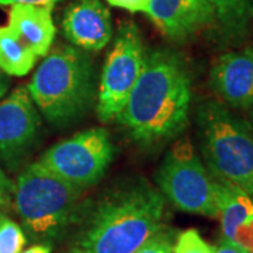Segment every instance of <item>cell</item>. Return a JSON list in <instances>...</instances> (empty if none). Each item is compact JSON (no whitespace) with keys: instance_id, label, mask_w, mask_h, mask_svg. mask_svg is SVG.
I'll list each match as a JSON object with an SVG mask.
<instances>
[{"instance_id":"obj_1","label":"cell","mask_w":253,"mask_h":253,"mask_svg":"<svg viewBox=\"0 0 253 253\" xmlns=\"http://www.w3.org/2000/svg\"><path fill=\"white\" fill-rule=\"evenodd\" d=\"M191 81L180 55L166 48L145 51L144 66L116 121L136 144L152 146L187 126Z\"/></svg>"},{"instance_id":"obj_2","label":"cell","mask_w":253,"mask_h":253,"mask_svg":"<svg viewBox=\"0 0 253 253\" xmlns=\"http://www.w3.org/2000/svg\"><path fill=\"white\" fill-rule=\"evenodd\" d=\"M165 197L144 177L114 184L78 215L76 248L84 253H134L163 228Z\"/></svg>"},{"instance_id":"obj_3","label":"cell","mask_w":253,"mask_h":253,"mask_svg":"<svg viewBox=\"0 0 253 253\" xmlns=\"http://www.w3.org/2000/svg\"><path fill=\"white\" fill-rule=\"evenodd\" d=\"M36 107L54 126L83 117L96 96L94 63L73 45H58L44 56L27 86Z\"/></svg>"},{"instance_id":"obj_4","label":"cell","mask_w":253,"mask_h":253,"mask_svg":"<svg viewBox=\"0 0 253 253\" xmlns=\"http://www.w3.org/2000/svg\"><path fill=\"white\" fill-rule=\"evenodd\" d=\"M83 191L36 162L13 187L14 207L30 236L48 245L78 219Z\"/></svg>"},{"instance_id":"obj_5","label":"cell","mask_w":253,"mask_h":253,"mask_svg":"<svg viewBox=\"0 0 253 253\" xmlns=\"http://www.w3.org/2000/svg\"><path fill=\"white\" fill-rule=\"evenodd\" d=\"M201 152L217 180L238 186L253 197V126L221 101L197 109Z\"/></svg>"},{"instance_id":"obj_6","label":"cell","mask_w":253,"mask_h":253,"mask_svg":"<svg viewBox=\"0 0 253 253\" xmlns=\"http://www.w3.org/2000/svg\"><path fill=\"white\" fill-rule=\"evenodd\" d=\"M158 189L180 211L218 218V180L201 162L189 138L176 141L156 172Z\"/></svg>"},{"instance_id":"obj_7","label":"cell","mask_w":253,"mask_h":253,"mask_svg":"<svg viewBox=\"0 0 253 253\" xmlns=\"http://www.w3.org/2000/svg\"><path fill=\"white\" fill-rule=\"evenodd\" d=\"M114 154L109 132L94 126L52 145L37 162L75 187L86 190L103 179Z\"/></svg>"},{"instance_id":"obj_8","label":"cell","mask_w":253,"mask_h":253,"mask_svg":"<svg viewBox=\"0 0 253 253\" xmlns=\"http://www.w3.org/2000/svg\"><path fill=\"white\" fill-rule=\"evenodd\" d=\"M145 46L141 31L134 21L118 24L100 76L97 91V116L103 123L116 121L142 71Z\"/></svg>"},{"instance_id":"obj_9","label":"cell","mask_w":253,"mask_h":253,"mask_svg":"<svg viewBox=\"0 0 253 253\" xmlns=\"http://www.w3.org/2000/svg\"><path fill=\"white\" fill-rule=\"evenodd\" d=\"M41 118L26 86H18L0 101V156L17 159L36 144Z\"/></svg>"},{"instance_id":"obj_10","label":"cell","mask_w":253,"mask_h":253,"mask_svg":"<svg viewBox=\"0 0 253 253\" xmlns=\"http://www.w3.org/2000/svg\"><path fill=\"white\" fill-rule=\"evenodd\" d=\"M210 86L222 104L253 109V48L217 58L210 71Z\"/></svg>"},{"instance_id":"obj_11","label":"cell","mask_w":253,"mask_h":253,"mask_svg":"<svg viewBox=\"0 0 253 253\" xmlns=\"http://www.w3.org/2000/svg\"><path fill=\"white\" fill-rule=\"evenodd\" d=\"M62 33L73 46L97 52L113 38L111 14L100 0H76L63 14Z\"/></svg>"},{"instance_id":"obj_12","label":"cell","mask_w":253,"mask_h":253,"mask_svg":"<svg viewBox=\"0 0 253 253\" xmlns=\"http://www.w3.org/2000/svg\"><path fill=\"white\" fill-rule=\"evenodd\" d=\"M146 14L172 41H186L215 17L208 0H151Z\"/></svg>"},{"instance_id":"obj_13","label":"cell","mask_w":253,"mask_h":253,"mask_svg":"<svg viewBox=\"0 0 253 253\" xmlns=\"http://www.w3.org/2000/svg\"><path fill=\"white\" fill-rule=\"evenodd\" d=\"M9 27L21 37L37 56H45L51 51L56 33L52 7L33 4L10 6Z\"/></svg>"},{"instance_id":"obj_14","label":"cell","mask_w":253,"mask_h":253,"mask_svg":"<svg viewBox=\"0 0 253 253\" xmlns=\"http://www.w3.org/2000/svg\"><path fill=\"white\" fill-rule=\"evenodd\" d=\"M218 210L222 239L232 241L236 229L253 217V197L238 186L218 180Z\"/></svg>"},{"instance_id":"obj_15","label":"cell","mask_w":253,"mask_h":253,"mask_svg":"<svg viewBox=\"0 0 253 253\" xmlns=\"http://www.w3.org/2000/svg\"><path fill=\"white\" fill-rule=\"evenodd\" d=\"M34 51L9 26H0V71L9 76H26L37 62Z\"/></svg>"},{"instance_id":"obj_16","label":"cell","mask_w":253,"mask_h":253,"mask_svg":"<svg viewBox=\"0 0 253 253\" xmlns=\"http://www.w3.org/2000/svg\"><path fill=\"white\" fill-rule=\"evenodd\" d=\"M225 36L245 34L253 20V0H208Z\"/></svg>"},{"instance_id":"obj_17","label":"cell","mask_w":253,"mask_h":253,"mask_svg":"<svg viewBox=\"0 0 253 253\" xmlns=\"http://www.w3.org/2000/svg\"><path fill=\"white\" fill-rule=\"evenodd\" d=\"M27 244V236L17 222L7 217L0 221V253H21Z\"/></svg>"},{"instance_id":"obj_18","label":"cell","mask_w":253,"mask_h":253,"mask_svg":"<svg viewBox=\"0 0 253 253\" xmlns=\"http://www.w3.org/2000/svg\"><path fill=\"white\" fill-rule=\"evenodd\" d=\"M173 253H214V246L206 242L197 229L190 228L180 232L176 238Z\"/></svg>"},{"instance_id":"obj_19","label":"cell","mask_w":253,"mask_h":253,"mask_svg":"<svg viewBox=\"0 0 253 253\" xmlns=\"http://www.w3.org/2000/svg\"><path fill=\"white\" fill-rule=\"evenodd\" d=\"M173 245L174 239L172 231L161 228L134 253H173Z\"/></svg>"},{"instance_id":"obj_20","label":"cell","mask_w":253,"mask_h":253,"mask_svg":"<svg viewBox=\"0 0 253 253\" xmlns=\"http://www.w3.org/2000/svg\"><path fill=\"white\" fill-rule=\"evenodd\" d=\"M109 4L131 13H146L151 0H104Z\"/></svg>"},{"instance_id":"obj_21","label":"cell","mask_w":253,"mask_h":253,"mask_svg":"<svg viewBox=\"0 0 253 253\" xmlns=\"http://www.w3.org/2000/svg\"><path fill=\"white\" fill-rule=\"evenodd\" d=\"M13 183L7 177V174L0 169V208L4 207L9 203L13 194Z\"/></svg>"},{"instance_id":"obj_22","label":"cell","mask_w":253,"mask_h":253,"mask_svg":"<svg viewBox=\"0 0 253 253\" xmlns=\"http://www.w3.org/2000/svg\"><path fill=\"white\" fill-rule=\"evenodd\" d=\"M62 0H0V6H14V4H33V6H45L54 7L56 3Z\"/></svg>"},{"instance_id":"obj_23","label":"cell","mask_w":253,"mask_h":253,"mask_svg":"<svg viewBox=\"0 0 253 253\" xmlns=\"http://www.w3.org/2000/svg\"><path fill=\"white\" fill-rule=\"evenodd\" d=\"M214 253H246L244 249H241L238 245H235L231 241L226 239H221V242L218 246L214 248Z\"/></svg>"},{"instance_id":"obj_24","label":"cell","mask_w":253,"mask_h":253,"mask_svg":"<svg viewBox=\"0 0 253 253\" xmlns=\"http://www.w3.org/2000/svg\"><path fill=\"white\" fill-rule=\"evenodd\" d=\"M21 253H51V246L49 245L38 244L33 245L31 248H28L26 251H23Z\"/></svg>"},{"instance_id":"obj_25","label":"cell","mask_w":253,"mask_h":253,"mask_svg":"<svg viewBox=\"0 0 253 253\" xmlns=\"http://www.w3.org/2000/svg\"><path fill=\"white\" fill-rule=\"evenodd\" d=\"M7 89H9V79H7V75L0 71V99L6 94Z\"/></svg>"},{"instance_id":"obj_26","label":"cell","mask_w":253,"mask_h":253,"mask_svg":"<svg viewBox=\"0 0 253 253\" xmlns=\"http://www.w3.org/2000/svg\"><path fill=\"white\" fill-rule=\"evenodd\" d=\"M69 253H84V252H83V251H81L79 248H76V246H73L72 249L69 251Z\"/></svg>"},{"instance_id":"obj_27","label":"cell","mask_w":253,"mask_h":253,"mask_svg":"<svg viewBox=\"0 0 253 253\" xmlns=\"http://www.w3.org/2000/svg\"><path fill=\"white\" fill-rule=\"evenodd\" d=\"M251 117H252V126H253V109L252 111H251Z\"/></svg>"},{"instance_id":"obj_28","label":"cell","mask_w":253,"mask_h":253,"mask_svg":"<svg viewBox=\"0 0 253 253\" xmlns=\"http://www.w3.org/2000/svg\"><path fill=\"white\" fill-rule=\"evenodd\" d=\"M4 217V215H3V214H1V212H0V221H1V218Z\"/></svg>"}]
</instances>
